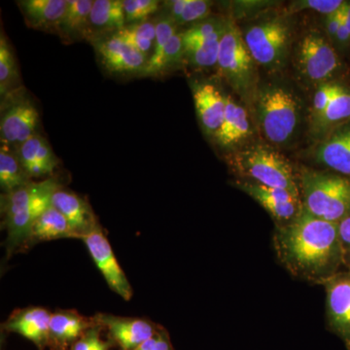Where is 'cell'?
Returning <instances> with one entry per match:
<instances>
[{
  "instance_id": "ac0fdd59",
  "label": "cell",
  "mask_w": 350,
  "mask_h": 350,
  "mask_svg": "<svg viewBox=\"0 0 350 350\" xmlns=\"http://www.w3.org/2000/svg\"><path fill=\"white\" fill-rule=\"evenodd\" d=\"M103 323L107 326L110 335L124 350H133L138 345L156 335L154 327L145 320L122 319L103 315Z\"/></svg>"
},
{
  "instance_id": "4dcf8cb0",
  "label": "cell",
  "mask_w": 350,
  "mask_h": 350,
  "mask_svg": "<svg viewBox=\"0 0 350 350\" xmlns=\"http://www.w3.org/2000/svg\"><path fill=\"white\" fill-rule=\"evenodd\" d=\"M87 322L75 312H57L52 314L50 335L61 342H71L86 330Z\"/></svg>"
},
{
  "instance_id": "d6986e66",
  "label": "cell",
  "mask_w": 350,
  "mask_h": 350,
  "mask_svg": "<svg viewBox=\"0 0 350 350\" xmlns=\"http://www.w3.org/2000/svg\"><path fill=\"white\" fill-rule=\"evenodd\" d=\"M126 27L123 1L96 0L90 14V40L117 33Z\"/></svg>"
},
{
  "instance_id": "484cf974",
  "label": "cell",
  "mask_w": 350,
  "mask_h": 350,
  "mask_svg": "<svg viewBox=\"0 0 350 350\" xmlns=\"http://www.w3.org/2000/svg\"><path fill=\"white\" fill-rule=\"evenodd\" d=\"M68 220L56 207L50 204L44 211L32 227L29 239L52 241V239L73 238Z\"/></svg>"
},
{
  "instance_id": "9c48e42d",
  "label": "cell",
  "mask_w": 350,
  "mask_h": 350,
  "mask_svg": "<svg viewBox=\"0 0 350 350\" xmlns=\"http://www.w3.org/2000/svg\"><path fill=\"white\" fill-rule=\"evenodd\" d=\"M94 264L100 269L112 291L126 301L133 297V289L123 269L119 265L107 237L98 228L83 238Z\"/></svg>"
},
{
  "instance_id": "277c9868",
  "label": "cell",
  "mask_w": 350,
  "mask_h": 350,
  "mask_svg": "<svg viewBox=\"0 0 350 350\" xmlns=\"http://www.w3.org/2000/svg\"><path fill=\"white\" fill-rule=\"evenodd\" d=\"M232 165L239 174L251 179V182L266 187L283 189L301 197L293 167L284 156L271 147L251 146L237 154L232 159Z\"/></svg>"
},
{
  "instance_id": "4fadbf2b",
  "label": "cell",
  "mask_w": 350,
  "mask_h": 350,
  "mask_svg": "<svg viewBox=\"0 0 350 350\" xmlns=\"http://www.w3.org/2000/svg\"><path fill=\"white\" fill-rule=\"evenodd\" d=\"M314 157L317 162L336 174L350 177V121L338 126L320 140Z\"/></svg>"
},
{
  "instance_id": "d4e9b609",
  "label": "cell",
  "mask_w": 350,
  "mask_h": 350,
  "mask_svg": "<svg viewBox=\"0 0 350 350\" xmlns=\"http://www.w3.org/2000/svg\"><path fill=\"white\" fill-rule=\"evenodd\" d=\"M12 146L0 147V187L4 194L13 192L32 182Z\"/></svg>"
},
{
  "instance_id": "8992f818",
  "label": "cell",
  "mask_w": 350,
  "mask_h": 350,
  "mask_svg": "<svg viewBox=\"0 0 350 350\" xmlns=\"http://www.w3.org/2000/svg\"><path fill=\"white\" fill-rule=\"evenodd\" d=\"M243 36L255 63L271 72L284 66L292 38L291 27L286 21L282 18L262 21L250 25Z\"/></svg>"
},
{
  "instance_id": "4316f807",
  "label": "cell",
  "mask_w": 350,
  "mask_h": 350,
  "mask_svg": "<svg viewBox=\"0 0 350 350\" xmlns=\"http://www.w3.org/2000/svg\"><path fill=\"white\" fill-rule=\"evenodd\" d=\"M224 31L225 29L211 38L183 43L184 61L198 69H208L217 66L219 48Z\"/></svg>"
},
{
  "instance_id": "b9f144b4",
  "label": "cell",
  "mask_w": 350,
  "mask_h": 350,
  "mask_svg": "<svg viewBox=\"0 0 350 350\" xmlns=\"http://www.w3.org/2000/svg\"><path fill=\"white\" fill-rule=\"evenodd\" d=\"M154 350H172L169 338L163 334H159L158 342Z\"/></svg>"
},
{
  "instance_id": "44dd1931",
  "label": "cell",
  "mask_w": 350,
  "mask_h": 350,
  "mask_svg": "<svg viewBox=\"0 0 350 350\" xmlns=\"http://www.w3.org/2000/svg\"><path fill=\"white\" fill-rule=\"evenodd\" d=\"M51 317L52 314L45 308H29L13 315L7 322L6 329L36 344H42L50 335Z\"/></svg>"
},
{
  "instance_id": "7a4b0ae2",
  "label": "cell",
  "mask_w": 350,
  "mask_h": 350,
  "mask_svg": "<svg viewBox=\"0 0 350 350\" xmlns=\"http://www.w3.org/2000/svg\"><path fill=\"white\" fill-rule=\"evenodd\" d=\"M304 208L315 217L340 223L350 215V177L301 170L298 178Z\"/></svg>"
},
{
  "instance_id": "f1b7e54d",
  "label": "cell",
  "mask_w": 350,
  "mask_h": 350,
  "mask_svg": "<svg viewBox=\"0 0 350 350\" xmlns=\"http://www.w3.org/2000/svg\"><path fill=\"white\" fill-rule=\"evenodd\" d=\"M115 36L129 44L133 49L148 57L151 50L154 49L156 19H149L126 25L124 29L115 33Z\"/></svg>"
},
{
  "instance_id": "3957f363",
  "label": "cell",
  "mask_w": 350,
  "mask_h": 350,
  "mask_svg": "<svg viewBox=\"0 0 350 350\" xmlns=\"http://www.w3.org/2000/svg\"><path fill=\"white\" fill-rule=\"evenodd\" d=\"M258 122L271 144L285 145L293 139L300 122V103L286 88L271 85L257 94Z\"/></svg>"
},
{
  "instance_id": "f546056e",
  "label": "cell",
  "mask_w": 350,
  "mask_h": 350,
  "mask_svg": "<svg viewBox=\"0 0 350 350\" xmlns=\"http://www.w3.org/2000/svg\"><path fill=\"white\" fill-rule=\"evenodd\" d=\"M184 61V45L181 32H176L167 44L160 56L149 59L142 75L154 76L165 72Z\"/></svg>"
},
{
  "instance_id": "f35d334b",
  "label": "cell",
  "mask_w": 350,
  "mask_h": 350,
  "mask_svg": "<svg viewBox=\"0 0 350 350\" xmlns=\"http://www.w3.org/2000/svg\"><path fill=\"white\" fill-rule=\"evenodd\" d=\"M344 265L350 269V215L338 223Z\"/></svg>"
},
{
  "instance_id": "52a82bcc",
  "label": "cell",
  "mask_w": 350,
  "mask_h": 350,
  "mask_svg": "<svg viewBox=\"0 0 350 350\" xmlns=\"http://www.w3.org/2000/svg\"><path fill=\"white\" fill-rule=\"evenodd\" d=\"M296 68L306 82L321 85L330 82L340 68V62L333 46L319 32L310 31L299 43Z\"/></svg>"
},
{
  "instance_id": "836d02e7",
  "label": "cell",
  "mask_w": 350,
  "mask_h": 350,
  "mask_svg": "<svg viewBox=\"0 0 350 350\" xmlns=\"http://www.w3.org/2000/svg\"><path fill=\"white\" fill-rule=\"evenodd\" d=\"M340 84L335 82H326L319 85L313 94L312 108H310V126L315 125L325 113L329 103L334 98Z\"/></svg>"
},
{
  "instance_id": "2e32d148",
  "label": "cell",
  "mask_w": 350,
  "mask_h": 350,
  "mask_svg": "<svg viewBox=\"0 0 350 350\" xmlns=\"http://www.w3.org/2000/svg\"><path fill=\"white\" fill-rule=\"evenodd\" d=\"M15 149L23 167L31 178L51 174L59 165V159L45 138L40 135H34Z\"/></svg>"
},
{
  "instance_id": "603a6c76",
  "label": "cell",
  "mask_w": 350,
  "mask_h": 350,
  "mask_svg": "<svg viewBox=\"0 0 350 350\" xmlns=\"http://www.w3.org/2000/svg\"><path fill=\"white\" fill-rule=\"evenodd\" d=\"M350 121V89L340 85L325 113L315 125L310 126L313 137L322 140L332 131Z\"/></svg>"
},
{
  "instance_id": "d590c367",
  "label": "cell",
  "mask_w": 350,
  "mask_h": 350,
  "mask_svg": "<svg viewBox=\"0 0 350 350\" xmlns=\"http://www.w3.org/2000/svg\"><path fill=\"white\" fill-rule=\"evenodd\" d=\"M176 27L177 25L167 16L163 15L156 18L155 42H154L153 53L149 59H155L160 56L163 48L176 33Z\"/></svg>"
},
{
  "instance_id": "5b68a950",
  "label": "cell",
  "mask_w": 350,
  "mask_h": 350,
  "mask_svg": "<svg viewBox=\"0 0 350 350\" xmlns=\"http://www.w3.org/2000/svg\"><path fill=\"white\" fill-rule=\"evenodd\" d=\"M255 64L244 42L243 32L232 21L227 20L216 68L226 81L243 98H250L256 84Z\"/></svg>"
},
{
  "instance_id": "7bdbcfd3",
  "label": "cell",
  "mask_w": 350,
  "mask_h": 350,
  "mask_svg": "<svg viewBox=\"0 0 350 350\" xmlns=\"http://www.w3.org/2000/svg\"><path fill=\"white\" fill-rule=\"evenodd\" d=\"M340 11H342V18H344L345 25H347V29H349V31L350 33V3H349V2L345 1L344 5H342V8H340Z\"/></svg>"
},
{
  "instance_id": "7c38bea8",
  "label": "cell",
  "mask_w": 350,
  "mask_h": 350,
  "mask_svg": "<svg viewBox=\"0 0 350 350\" xmlns=\"http://www.w3.org/2000/svg\"><path fill=\"white\" fill-rule=\"evenodd\" d=\"M92 43L103 66L109 72L119 75L138 73L142 75L148 64V57L133 49L115 34L108 38L103 36L94 39Z\"/></svg>"
},
{
  "instance_id": "8d00e7d4",
  "label": "cell",
  "mask_w": 350,
  "mask_h": 350,
  "mask_svg": "<svg viewBox=\"0 0 350 350\" xmlns=\"http://www.w3.org/2000/svg\"><path fill=\"white\" fill-rule=\"evenodd\" d=\"M345 1L342 0H301V1L293 2L290 5V12H300L301 10H312L322 15H331L338 12Z\"/></svg>"
},
{
  "instance_id": "83f0119b",
  "label": "cell",
  "mask_w": 350,
  "mask_h": 350,
  "mask_svg": "<svg viewBox=\"0 0 350 350\" xmlns=\"http://www.w3.org/2000/svg\"><path fill=\"white\" fill-rule=\"evenodd\" d=\"M163 3L165 15L177 25L196 24L207 19L213 5L208 0H172Z\"/></svg>"
},
{
  "instance_id": "60d3db41",
  "label": "cell",
  "mask_w": 350,
  "mask_h": 350,
  "mask_svg": "<svg viewBox=\"0 0 350 350\" xmlns=\"http://www.w3.org/2000/svg\"><path fill=\"white\" fill-rule=\"evenodd\" d=\"M335 42H337L338 45L342 48L347 47V46L349 45L350 42V33L349 29H347V25H345L344 18H342V11H340V27H338Z\"/></svg>"
},
{
  "instance_id": "30bf717a",
  "label": "cell",
  "mask_w": 350,
  "mask_h": 350,
  "mask_svg": "<svg viewBox=\"0 0 350 350\" xmlns=\"http://www.w3.org/2000/svg\"><path fill=\"white\" fill-rule=\"evenodd\" d=\"M236 184L243 192L259 202L278 225L291 222L303 211L301 198L283 189L266 187L248 180L237 181Z\"/></svg>"
},
{
  "instance_id": "d6a6232c",
  "label": "cell",
  "mask_w": 350,
  "mask_h": 350,
  "mask_svg": "<svg viewBox=\"0 0 350 350\" xmlns=\"http://www.w3.org/2000/svg\"><path fill=\"white\" fill-rule=\"evenodd\" d=\"M227 20L223 18H207L199 23H196L190 29L181 32L183 43L193 42V41L202 40L211 38L214 34L222 31L225 29Z\"/></svg>"
},
{
  "instance_id": "1f68e13d",
  "label": "cell",
  "mask_w": 350,
  "mask_h": 350,
  "mask_svg": "<svg viewBox=\"0 0 350 350\" xmlns=\"http://www.w3.org/2000/svg\"><path fill=\"white\" fill-rule=\"evenodd\" d=\"M18 68L15 57L6 38L1 33L0 38V94L2 98L10 93L11 90L17 84Z\"/></svg>"
},
{
  "instance_id": "cb8c5ba5",
  "label": "cell",
  "mask_w": 350,
  "mask_h": 350,
  "mask_svg": "<svg viewBox=\"0 0 350 350\" xmlns=\"http://www.w3.org/2000/svg\"><path fill=\"white\" fill-rule=\"evenodd\" d=\"M92 0H68V7L59 27V36L66 40L90 38V14Z\"/></svg>"
},
{
  "instance_id": "6da1fadb",
  "label": "cell",
  "mask_w": 350,
  "mask_h": 350,
  "mask_svg": "<svg viewBox=\"0 0 350 350\" xmlns=\"http://www.w3.org/2000/svg\"><path fill=\"white\" fill-rule=\"evenodd\" d=\"M273 244L278 259L297 278L322 284L344 265L337 223L306 211L278 225Z\"/></svg>"
},
{
  "instance_id": "ba28073f",
  "label": "cell",
  "mask_w": 350,
  "mask_h": 350,
  "mask_svg": "<svg viewBox=\"0 0 350 350\" xmlns=\"http://www.w3.org/2000/svg\"><path fill=\"white\" fill-rule=\"evenodd\" d=\"M321 285L326 290L328 325L350 350V269L338 271Z\"/></svg>"
},
{
  "instance_id": "e0dca14e",
  "label": "cell",
  "mask_w": 350,
  "mask_h": 350,
  "mask_svg": "<svg viewBox=\"0 0 350 350\" xmlns=\"http://www.w3.org/2000/svg\"><path fill=\"white\" fill-rule=\"evenodd\" d=\"M17 3L27 25L48 31H59L68 7V0H22Z\"/></svg>"
},
{
  "instance_id": "8fae6325",
  "label": "cell",
  "mask_w": 350,
  "mask_h": 350,
  "mask_svg": "<svg viewBox=\"0 0 350 350\" xmlns=\"http://www.w3.org/2000/svg\"><path fill=\"white\" fill-rule=\"evenodd\" d=\"M39 121L38 109L29 100H16L7 105L0 121L1 144L17 148L36 135Z\"/></svg>"
},
{
  "instance_id": "e575fe53",
  "label": "cell",
  "mask_w": 350,
  "mask_h": 350,
  "mask_svg": "<svg viewBox=\"0 0 350 350\" xmlns=\"http://www.w3.org/2000/svg\"><path fill=\"white\" fill-rule=\"evenodd\" d=\"M126 24L144 22L150 19L160 7L158 0H125L123 1Z\"/></svg>"
},
{
  "instance_id": "9a60e30c",
  "label": "cell",
  "mask_w": 350,
  "mask_h": 350,
  "mask_svg": "<svg viewBox=\"0 0 350 350\" xmlns=\"http://www.w3.org/2000/svg\"><path fill=\"white\" fill-rule=\"evenodd\" d=\"M52 206L68 220L75 238L83 239L98 228L91 206L75 193L57 189L53 194Z\"/></svg>"
},
{
  "instance_id": "5bb4252c",
  "label": "cell",
  "mask_w": 350,
  "mask_h": 350,
  "mask_svg": "<svg viewBox=\"0 0 350 350\" xmlns=\"http://www.w3.org/2000/svg\"><path fill=\"white\" fill-rule=\"evenodd\" d=\"M196 112L200 126L207 135L215 137L224 120L227 96L211 83H202L193 88Z\"/></svg>"
},
{
  "instance_id": "7402d4cb",
  "label": "cell",
  "mask_w": 350,
  "mask_h": 350,
  "mask_svg": "<svg viewBox=\"0 0 350 350\" xmlns=\"http://www.w3.org/2000/svg\"><path fill=\"white\" fill-rule=\"evenodd\" d=\"M57 189H59L57 182L48 178L41 182H31L24 187L4 194L1 202L4 217H10L14 214L25 211L41 198L54 194Z\"/></svg>"
},
{
  "instance_id": "ffe728a7",
  "label": "cell",
  "mask_w": 350,
  "mask_h": 350,
  "mask_svg": "<svg viewBox=\"0 0 350 350\" xmlns=\"http://www.w3.org/2000/svg\"><path fill=\"white\" fill-rule=\"evenodd\" d=\"M251 135L250 119L245 108L227 96V107L222 125L215 135L220 146L232 148L247 139Z\"/></svg>"
},
{
  "instance_id": "ab89813d",
  "label": "cell",
  "mask_w": 350,
  "mask_h": 350,
  "mask_svg": "<svg viewBox=\"0 0 350 350\" xmlns=\"http://www.w3.org/2000/svg\"><path fill=\"white\" fill-rule=\"evenodd\" d=\"M340 24V9L338 12L331 14L325 17V27L327 34L331 40L335 41L338 27Z\"/></svg>"
},
{
  "instance_id": "74e56055",
  "label": "cell",
  "mask_w": 350,
  "mask_h": 350,
  "mask_svg": "<svg viewBox=\"0 0 350 350\" xmlns=\"http://www.w3.org/2000/svg\"><path fill=\"white\" fill-rule=\"evenodd\" d=\"M72 350H108V345L101 340L98 331L90 330L76 342Z\"/></svg>"
}]
</instances>
